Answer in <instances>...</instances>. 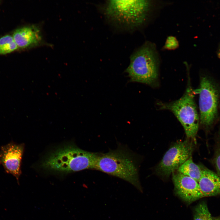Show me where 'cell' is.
<instances>
[{"label": "cell", "instance_id": "6da1fadb", "mask_svg": "<svg viewBox=\"0 0 220 220\" xmlns=\"http://www.w3.org/2000/svg\"><path fill=\"white\" fill-rule=\"evenodd\" d=\"M98 154L67 145L48 154L41 166L46 170L61 174L94 169Z\"/></svg>", "mask_w": 220, "mask_h": 220}, {"label": "cell", "instance_id": "7a4b0ae2", "mask_svg": "<svg viewBox=\"0 0 220 220\" xmlns=\"http://www.w3.org/2000/svg\"><path fill=\"white\" fill-rule=\"evenodd\" d=\"M94 169L123 179L142 191L135 158L126 147L120 145L116 149L98 153Z\"/></svg>", "mask_w": 220, "mask_h": 220}, {"label": "cell", "instance_id": "3957f363", "mask_svg": "<svg viewBox=\"0 0 220 220\" xmlns=\"http://www.w3.org/2000/svg\"><path fill=\"white\" fill-rule=\"evenodd\" d=\"M159 59L155 46L146 43L131 56L126 72L132 82L152 86L158 78Z\"/></svg>", "mask_w": 220, "mask_h": 220}, {"label": "cell", "instance_id": "277c9868", "mask_svg": "<svg viewBox=\"0 0 220 220\" xmlns=\"http://www.w3.org/2000/svg\"><path fill=\"white\" fill-rule=\"evenodd\" d=\"M151 4L147 0H110L106 2L105 11L110 19L134 28L144 22Z\"/></svg>", "mask_w": 220, "mask_h": 220}, {"label": "cell", "instance_id": "5b68a950", "mask_svg": "<svg viewBox=\"0 0 220 220\" xmlns=\"http://www.w3.org/2000/svg\"><path fill=\"white\" fill-rule=\"evenodd\" d=\"M189 85L179 99L169 103L159 102L160 109L172 112L182 126L188 138L193 139L197 134L200 118L194 99V92Z\"/></svg>", "mask_w": 220, "mask_h": 220}, {"label": "cell", "instance_id": "8992f818", "mask_svg": "<svg viewBox=\"0 0 220 220\" xmlns=\"http://www.w3.org/2000/svg\"><path fill=\"white\" fill-rule=\"evenodd\" d=\"M194 145L192 140L187 139L173 145L166 152L156 168V174L168 178L191 156Z\"/></svg>", "mask_w": 220, "mask_h": 220}, {"label": "cell", "instance_id": "52a82bcc", "mask_svg": "<svg viewBox=\"0 0 220 220\" xmlns=\"http://www.w3.org/2000/svg\"><path fill=\"white\" fill-rule=\"evenodd\" d=\"M198 91L200 123L208 127L213 124L217 116L218 91L210 80L206 77H203Z\"/></svg>", "mask_w": 220, "mask_h": 220}, {"label": "cell", "instance_id": "ba28073f", "mask_svg": "<svg viewBox=\"0 0 220 220\" xmlns=\"http://www.w3.org/2000/svg\"><path fill=\"white\" fill-rule=\"evenodd\" d=\"M24 148V144H17L11 142L1 146L0 149V165L3 166L7 173L15 177L18 183Z\"/></svg>", "mask_w": 220, "mask_h": 220}, {"label": "cell", "instance_id": "9c48e42d", "mask_svg": "<svg viewBox=\"0 0 220 220\" xmlns=\"http://www.w3.org/2000/svg\"><path fill=\"white\" fill-rule=\"evenodd\" d=\"M172 174L174 192L187 204L204 197L196 181L178 172Z\"/></svg>", "mask_w": 220, "mask_h": 220}, {"label": "cell", "instance_id": "30bf717a", "mask_svg": "<svg viewBox=\"0 0 220 220\" xmlns=\"http://www.w3.org/2000/svg\"><path fill=\"white\" fill-rule=\"evenodd\" d=\"M12 37L18 48L21 49L37 46L42 39L39 29L34 25L17 29L13 33Z\"/></svg>", "mask_w": 220, "mask_h": 220}, {"label": "cell", "instance_id": "8fae6325", "mask_svg": "<svg viewBox=\"0 0 220 220\" xmlns=\"http://www.w3.org/2000/svg\"><path fill=\"white\" fill-rule=\"evenodd\" d=\"M202 167V174L198 183L204 197L220 195V177L205 167Z\"/></svg>", "mask_w": 220, "mask_h": 220}, {"label": "cell", "instance_id": "7c38bea8", "mask_svg": "<svg viewBox=\"0 0 220 220\" xmlns=\"http://www.w3.org/2000/svg\"><path fill=\"white\" fill-rule=\"evenodd\" d=\"M177 170L178 173L198 182L201 175L202 167L194 163L191 156L178 168Z\"/></svg>", "mask_w": 220, "mask_h": 220}, {"label": "cell", "instance_id": "4fadbf2b", "mask_svg": "<svg viewBox=\"0 0 220 220\" xmlns=\"http://www.w3.org/2000/svg\"><path fill=\"white\" fill-rule=\"evenodd\" d=\"M193 220H213V217L205 201L201 202L194 208Z\"/></svg>", "mask_w": 220, "mask_h": 220}, {"label": "cell", "instance_id": "5bb4252c", "mask_svg": "<svg viewBox=\"0 0 220 220\" xmlns=\"http://www.w3.org/2000/svg\"><path fill=\"white\" fill-rule=\"evenodd\" d=\"M18 48L12 36L6 35L0 38V55L10 53Z\"/></svg>", "mask_w": 220, "mask_h": 220}, {"label": "cell", "instance_id": "9a60e30c", "mask_svg": "<svg viewBox=\"0 0 220 220\" xmlns=\"http://www.w3.org/2000/svg\"><path fill=\"white\" fill-rule=\"evenodd\" d=\"M213 162L216 173L220 177V134L218 135L216 140Z\"/></svg>", "mask_w": 220, "mask_h": 220}, {"label": "cell", "instance_id": "2e32d148", "mask_svg": "<svg viewBox=\"0 0 220 220\" xmlns=\"http://www.w3.org/2000/svg\"><path fill=\"white\" fill-rule=\"evenodd\" d=\"M179 46L178 42L176 38L173 36L168 37L167 39L164 49L168 50H174Z\"/></svg>", "mask_w": 220, "mask_h": 220}, {"label": "cell", "instance_id": "e0dca14e", "mask_svg": "<svg viewBox=\"0 0 220 220\" xmlns=\"http://www.w3.org/2000/svg\"><path fill=\"white\" fill-rule=\"evenodd\" d=\"M216 54L217 57L220 59V42L218 47Z\"/></svg>", "mask_w": 220, "mask_h": 220}, {"label": "cell", "instance_id": "ac0fdd59", "mask_svg": "<svg viewBox=\"0 0 220 220\" xmlns=\"http://www.w3.org/2000/svg\"><path fill=\"white\" fill-rule=\"evenodd\" d=\"M213 220H220V215L215 217H213Z\"/></svg>", "mask_w": 220, "mask_h": 220}]
</instances>
